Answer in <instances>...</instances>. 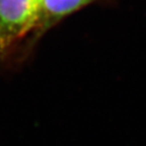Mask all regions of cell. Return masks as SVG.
I'll list each match as a JSON object with an SVG mask.
<instances>
[{
  "mask_svg": "<svg viewBox=\"0 0 146 146\" xmlns=\"http://www.w3.org/2000/svg\"><path fill=\"white\" fill-rule=\"evenodd\" d=\"M38 23L32 0H0V65L27 59L36 43Z\"/></svg>",
  "mask_w": 146,
  "mask_h": 146,
  "instance_id": "1",
  "label": "cell"
},
{
  "mask_svg": "<svg viewBox=\"0 0 146 146\" xmlns=\"http://www.w3.org/2000/svg\"><path fill=\"white\" fill-rule=\"evenodd\" d=\"M94 0H43L35 41L65 16L89 4Z\"/></svg>",
  "mask_w": 146,
  "mask_h": 146,
  "instance_id": "2",
  "label": "cell"
},
{
  "mask_svg": "<svg viewBox=\"0 0 146 146\" xmlns=\"http://www.w3.org/2000/svg\"><path fill=\"white\" fill-rule=\"evenodd\" d=\"M42 1H43V0H32V2H33V4H34L35 8H36V10L38 11L39 17H40V13H41V9H42Z\"/></svg>",
  "mask_w": 146,
  "mask_h": 146,
  "instance_id": "3",
  "label": "cell"
}]
</instances>
